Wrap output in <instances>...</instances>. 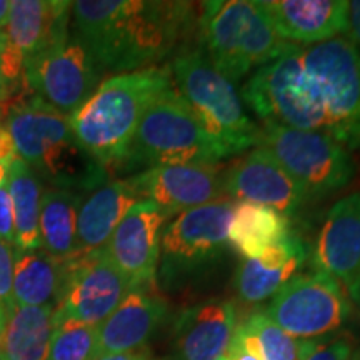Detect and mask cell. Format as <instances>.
<instances>
[{
	"mask_svg": "<svg viewBox=\"0 0 360 360\" xmlns=\"http://www.w3.org/2000/svg\"><path fill=\"white\" fill-rule=\"evenodd\" d=\"M74 37L98 69L127 74L154 67L191 34L193 4L162 0L72 2Z\"/></svg>",
	"mask_w": 360,
	"mask_h": 360,
	"instance_id": "6da1fadb",
	"label": "cell"
},
{
	"mask_svg": "<svg viewBox=\"0 0 360 360\" xmlns=\"http://www.w3.org/2000/svg\"><path fill=\"white\" fill-rule=\"evenodd\" d=\"M0 107L15 154L56 188L64 191H96L105 184L107 170L89 154L75 137L67 117L39 97L13 98Z\"/></svg>",
	"mask_w": 360,
	"mask_h": 360,
	"instance_id": "7a4b0ae2",
	"label": "cell"
},
{
	"mask_svg": "<svg viewBox=\"0 0 360 360\" xmlns=\"http://www.w3.org/2000/svg\"><path fill=\"white\" fill-rule=\"evenodd\" d=\"M172 87L170 65L112 75L70 117L72 130L102 167L124 165L143 114Z\"/></svg>",
	"mask_w": 360,
	"mask_h": 360,
	"instance_id": "3957f363",
	"label": "cell"
},
{
	"mask_svg": "<svg viewBox=\"0 0 360 360\" xmlns=\"http://www.w3.org/2000/svg\"><path fill=\"white\" fill-rule=\"evenodd\" d=\"M202 7L204 51L215 69L233 84L294 45L278 37L257 0H214Z\"/></svg>",
	"mask_w": 360,
	"mask_h": 360,
	"instance_id": "277c9868",
	"label": "cell"
},
{
	"mask_svg": "<svg viewBox=\"0 0 360 360\" xmlns=\"http://www.w3.org/2000/svg\"><path fill=\"white\" fill-rule=\"evenodd\" d=\"M170 74L177 96L229 155L257 146L260 129L245 114L236 84L215 69L204 49L180 52Z\"/></svg>",
	"mask_w": 360,
	"mask_h": 360,
	"instance_id": "5b68a950",
	"label": "cell"
},
{
	"mask_svg": "<svg viewBox=\"0 0 360 360\" xmlns=\"http://www.w3.org/2000/svg\"><path fill=\"white\" fill-rule=\"evenodd\" d=\"M227 152L200 127L172 87L143 114L125 167H160L184 164H219Z\"/></svg>",
	"mask_w": 360,
	"mask_h": 360,
	"instance_id": "8992f818",
	"label": "cell"
},
{
	"mask_svg": "<svg viewBox=\"0 0 360 360\" xmlns=\"http://www.w3.org/2000/svg\"><path fill=\"white\" fill-rule=\"evenodd\" d=\"M240 97L264 124L319 132L326 129L323 107L305 69L302 45L294 44L255 70L242 87Z\"/></svg>",
	"mask_w": 360,
	"mask_h": 360,
	"instance_id": "52a82bcc",
	"label": "cell"
},
{
	"mask_svg": "<svg viewBox=\"0 0 360 360\" xmlns=\"http://www.w3.org/2000/svg\"><path fill=\"white\" fill-rule=\"evenodd\" d=\"M304 64L321 97L326 129L347 150L360 148V49L347 37L304 49Z\"/></svg>",
	"mask_w": 360,
	"mask_h": 360,
	"instance_id": "ba28073f",
	"label": "cell"
},
{
	"mask_svg": "<svg viewBox=\"0 0 360 360\" xmlns=\"http://www.w3.org/2000/svg\"><path fill=\"white\" fill-rule=\"evenodd\" d=\"M259 147L274 155L302 187L307 199L340 191L355 175V162L347 148L319 130L264 124L259 134Z\"/></svg>",
	"mask_w": 360,
	"mask_h": 360,
	"instance_id": "9c48e42d",
	"label": "cell"
},
{
	"mask_svg": "<svg viewBox=\"0 0 360 360\" xmlns=\"http://www.w3.org/2000/svg\"><path fill=\"white\" fill-rule=\"evenodd\" d=\"M233 207L236 202L224 197L175 215L162 232L159 272L164 281L177 282L224 254Z\"/></svg>",
	"mask_w": 360,
	"mask_h": 360,
	"instance_id": "30bf717a",
	"label": "cell"
},
{
	"mask_svg": "<svg viewBox=\"0 0 360 360\" xmlns=\"http://www.w3.org/2000/svg\"><path fill=\"white\" fill-rule=\"evenodd\" d=\"M264 314L294 339L312 340L327 335L347 321V292L335 278L319 272L290 278Z\"/></svg>",
	"mask_w": 360,
	"mask_h": 360,
	"instance_id": "8fae6325",
	"label": "cell"
},
{
	"mask_svg": "<svg viewBox=\"0 0 360 360\" xmlns=\"http://www.w3.org/2000/svg\"><path fill=\"white\" fill-rule=\"evenodd\" d=\"M132 289L105 249L75 254L65 260L64 282L53 309V322L77 321L98 326Z\"/></svg>",
	"mask_w": 360,
	"mask_h": 360,
	"instance_id": "7c38bea8",
	"label": "cell"
},
{
	"mask_svg": "<svg viewBox=\"0 0 360 360\" xmlns=\"http://www.w3.org/2000/svg\"><path fill=\"white\" fill-rule=\"evenodd\" d=\"M102 70L89 49L70 37L25 65V85L32 96L72 117L96 92Z\"/></svg>",
	"mask_w": 360,
	"mask_h": 360,
	"instance_id": "4fadbf2b",
	"label": "cell"
},
{
	"mask_svg": "<svg viewBox=\"0 0 360 360\" xmlns=\"http://www.w3.org/2000/svg\"><path fill=\"white\" fill-rule=\"evenodd\" d=\"M169 219L172 215L154 202H137L103 247L132 287L155 285L162 232Z\"/></svg>",
	"mask_w": 360,
	"mask_h": 360,
	"instance_id": "5bb4252c",
	"label": "cell"
},
{
	"mask_svg": "<svg viewBox=\"0 0 360 360\" xmlns=\"http://www.w3.org/2000/svg\"><path fill=\"white\" fill-rule=\"evenodd\" d=\"M222 184L224 195L233 202L269 207L283 217L294 215L309 200L302 187L262 147L225 169Z\"/></svg>",
	"mask_w": 360,
	"mask_h": 360,
	"instance_id": "9a60e30c",
	"label": "cell"
},
{
	"mask_svg": "<svg viewBox=\"0 0 360 360\" xmlns=\"http://www.w3.org/2000/svg\"><path fill=\"white\" fill-rule=\"evenodd\" d=\"M224 169L219 164L160 165L134 175L142 200H150L175 215L224 199Z\"/></svg>",
	"mask_w": 360,
	"mask_h": 360,
	"instance_id": "2e32d148",
	"label": "cell"
},
{
	"mask_svg": "<svg viewBox=\"0 0 360 360\" xmlns=\"http://www.w3.org/2000/svg\"><path fill=\"white\" fill-rule=\"evenodd\" d=\"M314 267L350 289L360 274V192L330 207L319 232Z\"/></svg>",
	"mask_w": 360,
	"mask_h": 360,
	"instance_id": "e0dca14e",
	"label": "cell"
},
{
	"mask_svg": "<svg viewBox=\"0 0 360 360\" xmlns=\"http://www.w3.org/2000/svg\"><path fill=\"white\" fill-rule=\"evenodd\" d=\"M155 285L132 287L114 312L97 326V357L141 350L167 315Z\"/></svg>",
	"mask_w": 360,
	"mask_h": 360,
	"instance_id": "ac0fdd59",
	"label": "cell"
},
{
	"mask_svg": "<svg viewBox=\"0 0 360 360\" xmlns=\"http://www.w3.org/2000/svg\"><path fill=\"white\" fill-rule=\"evenodd\" d=\"M72 2L65 0H13L4 29L20 53L24 69L42 53L69 40Z\"/></svg>",
	"mask_w": 360,
	"mask_h": 360,
	"instance_id": "d6986e66",
	"label": "cell"
},
{
	"mask_svg": "<svg viewBox=\"0 0 360 360\" xmlns=\"http://www.w3.org/2000/svg\"><path fill=\"white\" fill-rule=\"evenodd\" d=\"M237 327L232 302L210 300L184 309L174 327L175 360H220Z\"/></svg>",
	"mask_w": 360,
	"mask_h": 360,
	"instance_id": "ffe728a7",
	"label": "cell"
},
{
	"mask_svg": "<svg viewBox=\"0 0 360 360\" xmlns=\"http://www.w3.org/2000/svg\"><path fill=\"white\" fill-rule=\"evenodd\" d=\"M278 37L290 44H322L347 30V0H265Z\"/></svg>",
	"mask_w": 360,
	"mask_h": 360,
	"instance_id": "44dd1931",
	"label": "cell"
},
{
	"mask_svg": "<svg viewBox=\"0 0 360 360\" xmlns=\"http://www.w3.org/2000/svg\"><path fill=\"white\" fill-rule=\"evenodd\" d=\"M307 259V249L297 236H290L281 244L270 247L259 259L240 262L233 287L238 299L245 304L264 302L285 285Z\"/></svg>",
	"mask_w": 360,
	"mask_h": 360,
	"instance_id": "7402d4cb",
	"label": "cell"
},
{
	"mask_svg": "<svg viewBox=\"0 0 360 360\" xmlns=\"http://www.w3.org/2000/svg\"><path fill=\"white\" fill-rule=\"evenodd\" d=\"M141 200L132 179L110 180L90 192L79 207L77 254L103 249L120 220Z\"/></svg>",
	"mask_w": 360,
	"mask_h": 360,
	"instance_id": "603a6c76",
	"label": "cell"
},
{
	"mask_svg": "<svg viewBox=\"0 0 360 360\" xmlns=\"http://www.w3.org/2000/svg\"><path fill=\"white\" fill-rule=\"evenodd\" d=\"M13 302L24 307L56 305L64 282L65 260L39 249H13Z\"/></svg>",
	"mask_w": 360,
	"mask_h": 360,
	"instance_id": "cb8c5ba5",
	"label": "cell"
},
{
	"mask_svg": "<svg viewBox=\"0 0 360 360\" xmlns=\"http://www.w3.org/2000/svg\"><path fill=\"white\" fill-rule=\"evenodd\" d=\"M289 236V220L277 210L236 202L227 238L242 257L259 259L265 250L281 244Z\"/></svg>",
	"mask_w": 360,
	"mask_h": 360,
	"instance_id": "d4e9b609",
	"label": "cell"
},
{
	"mask_svg": "<svg viewBox=\"0 0 360 360\" xmlns=\"http://www.w3.org/2000/svg\"><path fill=\"white\" fill-rule=\"evenodd\" d=\"M77 192L51 188L42 195L39 219L40 249L53 259L67 260L77 254Z\"/></svg>",
	"mask_w": 360,
	"mask_h": 360,
	"instance_id": "484cf974",
	"label": "cell"
},
{
	"mask_svg": "<svg viewBox=\"0 0 360 360\" xmlns=\"http://www.w3.org/2000/svg\"><path fill=\"white\" fill-rule=\"evenodd\" d=\"M56 305H15L7 317L0 360H47Z\"/></svg>",
	"mask_w": 360,
	"mask_h": 360,
	"instance_id": "4316f807",
	"label": "cell"
},
{
	"mask_svg": "<svg viewBox=\"0 0 360 360\" xmlns=\"http://www.w3.org/2000/svg\"><path fill=\"white\" fill-rule=\"evenodd\" d=\"M7 188L15 217L17 249H39V219L42 204V184L24 160L15 157L7 174Z\"/></svg>",
	"mask_w": 360,
	"mask_h": 360,
	"instance_id": "83f0119b",
	"label": "cell"
},
{
	"mask_svg": "<svg viewBox=\"0 0 360 360\" xmlns=\"http://www.w3.org/2000/svg\"><path fill=\"white\" fill-rule=\"evenodd\" d=\"M97 327L77 321L53 322L47 360H96Z\"/></svg>",
	"mask_w": 360,
	"mask_h": 360,
	"instance_id": "f1b7e54d",
	"label": "cell"
},
{
	"mask_svg": "<svg viewBox=\"0 0 360 360\" xmlns=\"http://www.w3.org/2000/svg\"><path fill=\"white\" fill-rule=\"evenodd\" d=\"M245 322L257 337L264 360H300L302 340L299 342L285 334L282 328L270 321L264 310L250 314Z\"/></svg>",
	"mask_w": 360,
	"mask_h": 360,
	"instance_id": "f546056e",
	"label": "cell"
},
{
	"mask_svg": "<svg viewBox=\"0 0 360 360\" xmlns=\"http://www.w3.org/2000/svg\"><path fill=\"white\" fill-rule=\"evenodd\" d=\"M15 87H25L24 60L0 30V107L12 101Z\"/></svg>",
	"mask_w": 360,
	"mask_h": 360,
	"instance_id": "4dcf8cb0",
	"label": "cell"
},
{
	"mask_svg": "<svg viewBox=\"0 0 360 360\" xmlns=\"http://www.w3.org/2000/svg\"><path fill=\"white\" fill-rule=\"evenodd\" d=\"M227 360H264L262 349L255 337L252 328L247 326V322L237 323L233 330L232 340L229 344L227 352H225Z\"/></svg>",
	"mask_w": 360,
	"mask_h": 360,
	"instance_id": "1f68e13d",
	"label": "cell"
},
{
	"mask_svg": "<svg viewBox=\"0 0 360 360\" xmlns=\"http://www.w3.org/2000/svg\"><path fill=\"white\" fill-rule=\"evenodd\" d=\"M13 247L0 238V307L6 310L7 317L15 307L13 302Z\"/></svg>",
	"mask_w": 360,
	"mask_h": 360,
	"instance_id": "d6a6232c",
	"label": "cell"
},
{
	"mask_svg": "<svg viewBox=\"0 0 360 360\" xmlns=\"http://www.w3.org/2000/svg\"><path fill=\"white\" fill-rule=\"evenodd\" d=\"M352 345L345 339H335L327 344L317 340H302L300 360H349Z\"/></svg>",
	"mask_w": 360,
	"mask_h": 360,
	"instance_id": "836d02e7",
	"label": "cell"
},
{
	"mask_svg": "<svg viewBox=\"0 0 360 360\" xmlns=\"http://www.w3.org/2000/svg\"><path fill=\"white\" fill-rule=\"evenodd\" d=\"M0 238L15 247V217L7 182L0 187Z\"/></svg>",
	"mask_w": 360,
	"mask_h": 360,
	"instance_id": "e575fe53",
	"label": "cell"
},
{
	"mask_svg": "<svg viewBox=\"0 0 360 360\" xmlns=\"http://www.w3.org/2000/svg\"><path fill=\"white\" fill-rule=\"evenodd\" d=\"M15 157V147H13L11 135L4 127V124H0V187L7 182L8 167Z\"/></svg>",
	"mask_w": 360,
	"mask_h": 360,
	"instance_id": "d590c367",
	"label": "cell"
},
{
	"mask_svg": "<svg viewBox=\"0 0 360 360\" xmlns=\"http://www.w3.org/2000/svg\"><path fill=\"white\" fill-rule=\"evenodd\" d=\"M345 34L349 35V40L357 45L360 49V0H354L349 2V12H347V30Z\"/></svg>",
	"mask_w": 360,
	"mask_h": 360,
	"instance_id": "8d00e7d4",
	"label": "cell"
},
{
	"mask_svg": "<svg viewBox=\"0 0 360 360\" xmlns=\"http://www.w3.org/2000/svg\"><path fill=\"white\" fill-rule=\"evenodd\" d=\"M148 357L147 350H134V352L127 354H112V355H102V357H97L96 360H146Z\"/></svg>",
	"mask_w": 360,
	"mask_h": 360,
	"instance_id": "74e56055",
	"label": "cell"
},
{
	"mask_svg": "<svg viewBox=\"0 0 360 360\" xmlns=\"http://www.w3.org/2000/svg\"><path fill=\"white\" fill-rule=\"evenodd\" d=\"M8 12H11V2L8 0H0V30L6 29Z\"/></svg>",
	"mask_w": 360,
	"mask_h": 360,
	"instance_id": "f35d334b",
	"label": "cell"
},
{
	"mask_svg": "<svg viewBox=\"0 0 360 360\" xmlns=\"http://www.w3.org/2000/svg\"><path fill=\"white\" fill-rule=\"evenodd\" d=\"M6 327H7V314H6V310L0 307V359H2L4 337H6Z\"/></svg>",
	"mask_w": 360,
	"mask_h": 360,
	"instance_id": "ab89813d",
	"label": "cell"
},
{
	"mask_svg": "<svg viewBox=\"0 0 360 360\" xmlns=\"http://www.w3.org/2000/svg\"><path fill=\"white\" fill-rule=\"evenodd\" d=\"M347 292H349V295L352 297V300H354V302L357 304V307L360 309V274H359L357 281L354 282V285L350 287V289H349Z\"/></svg>",
	"mask_w": 360,
	"mask_h": 360,
	"instance_id": "60d3db41",
	"label": "cell"
},
{
	"mask_svg": "<svg viewBox=\"0 0 360 360\" xmlns=\"http://www.w3.org/2000/svg\"><path fill=\"white\" fill-rule=\"evenodd\" d=\"M354 360H360V350H359V352H357V354H355V355H354Z\"/></svg>",
	"mask_w": 360,
	"mask_h": 360,
	"instance_id": "b9f144b4",
	"label": "cell"
},
{
	"mask_svg": "<svg viewBox=\"0 0 360 360\" xmlns=\"http://www.w3.org/2000/svg\"><path fill=\"white\" fill-rule=\"evenodd\" d=\"M146 360H155V359H152V357H150V355H148V357H147Z\"/></svg>",
	"mask_w": 360,
	"mask_h": 360,
	"instance_id": "7bdbcfd3",
	"label": "cell"
},
{
	"mask_svg": "<svg viewBox=\"0 0 360 360\" xmlns=\"http://www.w3.org/2000/svg\"><path fill=\"white\" fill-rule=\"evenodd\" d=\"M220 360H227V359H225V357H224V359H220Z\"/></svg>",
	"mask_w": 360,
	"mask_h": 360,
	"instance_id": "ee69618b",
	"label": "cell"
}]
</instances>
